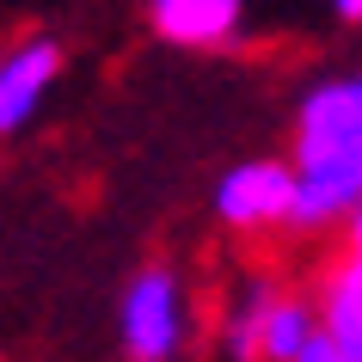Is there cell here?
<instances>
[{"label": "cell", "mask_w": 362, "mask_h": 362, "mask_svg": "<svg viewBox=\"0 0 362 362\" xmlns=\"http://www.w3.org/2000/svg\"><path fill=\"white\" fill-rule=\"evenodd\" d=\"M332 13H338L344 25H362V0H332Z\"/></svg>", "instance_id": "cell-8"}, {"label": "cell", "mask_w": 362, "mask_h": 362, "mask_svg": "<svg viewBox=\"0 0 362 362\" xmlns=\"http://www.w3.org/2000/svg\"><path fill=\"white\" fill-rule=\"evenodd\" d=\"M350 252H356V258H362V197H356V203H350Z\"/></svg>", "instance_id": "cell-7"}, {"label": "cell", "mask_w": 362, "mask_h": 362, "mask_svg": "<svg viewBox=\"0 0 362 362\" xmlns=\"http://www.w3.org/2000/svg\"><path fill=\"white\" fill-rule=\"evenodd\" d=\"M56 74H62V43L43 37V31L0 49V141L31 123V111L49 98Z\"/></svg>", "instance_id": "cell-2"}, {"label": "cell", "mask_w": 362, "mask_h": 362, "mask_svg": "<svg viewBox=\"0 0 362 362\" xmlns=\"http://www.w3.org/2000/svg\"><path fill=\"white\" fill-rule=\"evenodd\" d=\"M148 25L172 49H228L246 25V0H148Z\"/></svg>", "instance_id": "cell-4"}, {"label": "cell", "mask_w": 362, "mask_h": 362, "mask_svg": "<svg viewBox=\"0 0 362 362\" xmlns=\"http://www.w3.org/2000/svg\"><path fill=\"white\" fill-rule=\"evenodd\" d=\"M313 338V313L301 301H264V320H258V356L264 362H295Z\"/></svg>", "instance_id": "cell-5"}, {"label": "cell", "mask_w": 362, "mask_h": 362, "mask_svg": "<svg viewBox=\"0 0 362 362\" xmlns=\"http://www.w3.org/2000/svg\"><path fill=\"white\" fill-rule=\"evenodd\" d=\"M295 197H301V172L283 166V160H246L221 178L215 191V209L228 228H276V221H295Z\"/></svg>", "instance_id": "cell-1"}, {"label": "cell", "mask_w": 362, "mask_h": 362, "mask_svg": "<svg viewBox=\"0 0 362 362\" xmlns=\"http://www.w3.org/2000/svg\"><path fill=\"white\" fill-rule=\"evenodd\" d=\"M295 362H362V356H350V350H344L332 332H313V338H307V350H301Z\"/></svg>", "instance_id": "cell-6"}, {"label": "cell", "mask_w": 362, "mask_h": 362, "mask_svg": "<svg viewBox=\"0 0 362 362\" xmlns=\"http://www.w3.org/2000/svg\"><path fill=\"white\" fill-rule=\"evenodd\" d=\"M123 338L135 362H166L178 350V283L166 270H141L123 301Z\"/></svg>", "instance_id": "cell-3"}]
</instances>
